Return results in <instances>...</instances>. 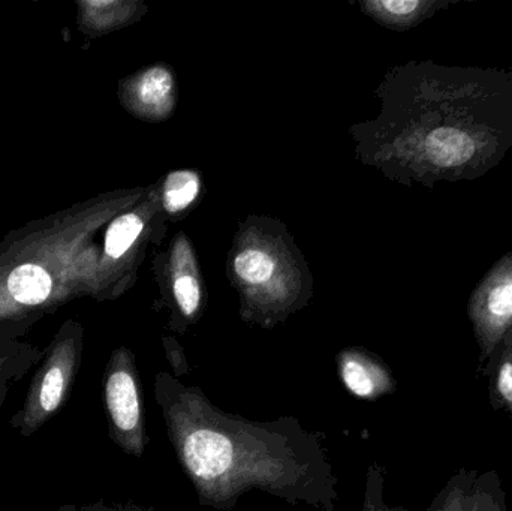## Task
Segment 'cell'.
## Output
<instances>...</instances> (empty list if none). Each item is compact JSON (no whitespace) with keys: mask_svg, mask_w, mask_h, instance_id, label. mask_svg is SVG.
Segmentation results:
<instances>
[{"mask_svg":"<svg viewBox=\"0 0 512 511\" xmlns=\"http://www.w3.org/2000/svg\"><path fill=\"white\" fill-rule=\"evenodd\" d=\"M17 381L20 380L14 377L0 378V408L5 404L6 398H8L12 384L17 383Z\"/></svg>","mask_w":512,"mask_h":511,"instance_id":"cell-18","label":"cell"},{"mask_svg":"<svg viewBox=\"0 0 512 511\" xmlns=\"http://www.w3.org/2000/svg\"><path fill=\"white\" fill-rule=\"evenodd\" d=\"M8 290L12 299L21 305H39L50 296L51 278L42 267L24 264L9 276Z\"/></svg>","mask_w":512,"mask_h":511,"instance_id":"cell-9","label":"cell"},{"mask_svg":"<svg viewBox=\"0 0 512 511\" xmlns=\"http://www.w3.org/2000/svg\"><path fill=\"white\" fill-rule=\"evenodd\" d=\"M167 420L183 468L213 506H224L249 488L280 494L306 474L283 440L222 416L194 390L174 398Z\"/></svg>","mask_w":512,"mask_h":511,"instance_id":"cell-2","label":"cell"},{"mask_svg":"<svg viewBox=\"0 0 512 511\" xmlns=\"http://www.w3.org/2000/svg\"><path fill=\"white\" fill-rule=\"evenodd\" d=\"M173 77L165 68L149 69L141 75L135 86V95L141 107L161 114L167 111L173 102Z\"/></svg>","mask_w":512,"mask_h":511,"instance_id":"cell-10","label":"cell"},{"mask_svg":"<svg viewBox=\"0 0 512 511\" xmlns=\"http://www.w3.org/2000/svg\"><path fill=\"white\" fill-rule=\"evenodd\" d=\"M41 357L33 348L15 345L9 336L0 338V378L14 377L21 380Z\"/></svg>","mask_w":512,"mask_h":511,"instance_id":"cell-13","label":"cell"},{"mask_svg":"<svg viewBox=\"0 0 512 511\" xmlns=\"http://www.w3.org/2000/svg\"><path fill=\"white\" fill-rule=\"evenodd\" d=\"M174 297L183 314L188 317L194 315L201 300L200 284L197 279L188 275L179 276L174 282Z\"/></svg>","mask_w":512,"mask_h":511,"instance_id":"cell-17","label":"cell"},{"mask_svg":"<svg viewBox=\"0 0 512 511\" xmlns=\"http://www.w3.org/2000/svg\"><path fill=\"white\" fill-rule=\"evenodd\" d=\"M471 511H507L504 491L495 473L478 477L472 491Z\"/></svg>","mask_w":512,"mask_h":511,"instance_id":"cell-16","label":"cell"},{"mask_svg":"<svg viewBox=\"0 0 512 511\" xmlns=\"http://www.w3.org/2000/svg\"><path fill=\"white\" fill-rule=\"evenodd\" d=\"M104 401L113 440L134 456L146 444L140 384L128 351L114 353L104 375Z\"/></svg>","mask_w":512,"mask_h":511,"instance_id":"cell-5","label":"cell"},{"mask_svg":"<svg viewBox=\"0 0 512 511\" xmlns=\"http://www.w3.org/2000/svg\"><path fill=\"white\" fill-rule=\"evenodd\" d=\"M200 192V177L189 170L173 171L164 188V206L170 213H179L194 203Z\"/></svg>","mask_w":512,"mask_h":511,"instance_id":"cell-11","label":"cell"},{"mask_svg":"<svg viewBox=\"0 0 512 511\" xmlns=\"http://www.w3.org/2000/svg\"><path fill=\"white\" fill-rule=\"evenodd\" d=\"M340 375L349 392L358 398L376 399L396 387L387 366L367 354L349 351L340 357Z\"/></svg>","mask_w":512,"mask_h":511,"instance_id":"cell-6","label":"cell"},{"mask_svg":"<svg viewBox=\"0 0 512 511\" xmlns=\"http://www.w3.org/2000/svg\"><path fill=\"white\" fill-rule=\"evenodd\" d=\"M366 511H405L403 509H385V507H367Z\"/></svg>","mask_w":512,"mask_h":511,"instance_id":"cell-19","label":"cell"},{"mask_svg":"<svg viewBox=\"0 0 512 511\" xmlns=\"http://www.w3.org/2000/svg\"><path fill=\"white\" fill-rule=\"evenodd\" d=\"M487 375L493 407L507 411L512 417V327L489 357Z\"/></svg>","mask_w":512,"mask_h":511,"instance_id":"cell-8","label":"cell"},{"mask_svg":"<svg viewBox=\"0 0 512 511\" xmlns=\"http://www.w3.org/2000/svg\"><path fill=\"white\" fill-rule=\"evenodd\" d=\"M451 5V0H379L370 2L369 8H372L384 23L406 29L417 26L421 21L432 17L441 9L450 8Z\"/></svg>","mask_w":512,"mask_h":511,"instance_id":"cell-7","label":"cell"},{"mask_svg":"<svg viewBox=\"0 0 512 511\" xmlns=\"http://www.w3.org/2000/svg\"><path fill=\"white\" fill-rule=\"evenodd\" d=\"M468 317L484 363L512 327V251L478 282L469 297Z\"/></svg>","mask_w":512,"mask_h":511,"instance_id":"cell-4","label":"cell"},{"mask_svg":"<svg viewBox=\"0 0 512 511\" xmlns=\"http://www.w3.org/2000/svg\"><path fill=\"white\" fill-rule=\"evenodd\" d=\"M143 231V221L134 213L120 216L110 225L105 237V252L110 257L120 258L134 245Z\"/></svg>","mask_w":512,"mask_h":511,"instance_id":"cell-14","label":"cell"},{"mask_svg":"<svg viewBox=\"0 0 512 511\" xmlns=\"http://www.w3.org/2000/svg\"><path fill=\"white\" fill-rule=\"evenodd\" d=\"M234 269L246 284L259 285L267 282L273 275L274 261L265 252L249 249L237 255Z\"/></svg>","mask_w":512,"mask_h":511,"instance_id":"cell-15","label":"cell"},{"mask_svg":"<svg viewBox=\"0 0 512 511\" xmlns=\"http://www.w3.org/2000/svg\"><path fill=\"white\" fill-rule=\"evenodd\" d=\"M477 471L460 470L439 495L435 511H471L472 491L477 482Z\"/></svg>","mask_w":512,"mask_h":511,"instance_id":"cell-12","label":"cell"},{"mask_svg":"<svg viewBox=\"0 0 512 511\" xmlns=\"http://www.w3.org/2000/svg\"><path fill=\"white\" fill-rule=\"evenodd\" d=\"M80 365V347L72 336L59 339L33 375L23 407L11 426L21 437L30 438L50 422L68 401Z\"/></svg>","mask_w":512,"mask_h":511,"instance_id":"cell-3","label":"cell"},{"mask_svg":"<svg viewBox=\"0 0 512 511\" xmlns=\"http://www.w3.org/2000/svg\"><path fill=\"white\" fill-rule=\"evenodd\" d=\"M403 155L420 182H472L512 150V69L423 63Z\"/></svg>","mask_w":512,"mask_h":511,"instance_id":"cell-1","label":"cell"},{"mask_svg":"<svg viewBox=\"0 0 512 511\" xmlns=\"http://www.w3.org/2000/svg\"><path fill=\"white\" fill-rule=\"evenodd\" d=\"M57 511H96L93 509H77V507H60Z\"/></svg>","mask_w":512,"mask_h":511,"instance_id":"cell-20","label":"cell"}]
</instances>
